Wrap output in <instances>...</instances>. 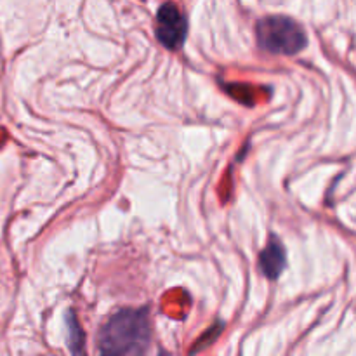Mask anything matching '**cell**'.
<instances>
[{
  "label": "cell",
  "mask_w": 356,
  "mask_h": 356,
  "mask_svg": "<svg viewBox=\"0 0 356 356\" xmlns=\"http://www.w3.org/2000/svg\"><path fill=\"white\" fill-rule=\"evenodd\" d=\"M256 31L261 47L273 54H298L306 47L305 30L287 16L263 17Z\"/></svg>",
  "instance_id": "obj_2"
},
{
  "label": "cell",
  "mask_w": 356,
  "mask_h": 356,
  "mask_svg": "<svg viewBox=\"0 0 356 356\" xmlns=\"http://www.w3.org/2000/svg\"><path fill=\"white\" fill-rule=\"evenodd\" d=\"M70 348H72L73 356H86L83 353V332L79 325H76L75 318H70Z\"/></svg>",
  "instance_id": "obj_5"
},
{
  "label": "cell",
  "mask_w": 356,
  "mask_h": 356,
  "mask_svg": "<svg viewBox=\"0 0 356 356\" xmlns=\"http://www.w3.org/2000/svg\"><path fill=\"white\" fill-rule=\"evenodd\" d=\"M285 264H287V256H285L284 245H282L277 238H273L259 256L261 271H263L268 278L275 280V278L280 277L282 271L285 270Z\"/></svg>",
  "instance_id": "obj_4"
},
{
  "label": "cell",
  "mask_w": 356,
  "mask_h": 356,
  "mask_svg": "<svg viewBox=\"0 0 356 356\" xmlns=\"http://www.w3.org/2000/svg\"><path fill=\"white\" fill-rule=\"evenodd\" d=\"M97 346L103 356H145L149 346L148 309H122L101 329Z\"/></svg>",
  "instance_id": "obj_1"
},
{
  "label": "cell",
  "mask_w": 356,
  "mask_h": 356,
  "mask_svg": "<svg viewBox=\"0 0 356 356\" xmlns=\"http://www.w3.org/2000/svg\"><path fill=\"white\" fill-rule=\"evenodd\" d=\"M156 38L167 49H177L186 38L188 23L176 3H163L156 13Z\"/></svg>",
  "instance_id": "obj_3"
}]
</instances>
